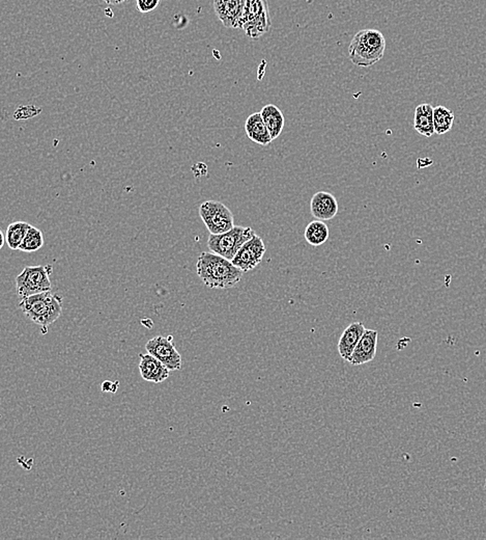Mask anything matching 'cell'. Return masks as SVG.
I'll list each match as a JSON object with an SVG mask.
<instances>
[{
	"label": "cell",
	"instance_id": "obj_5",
	"mask_svg": "<svg viewBox=\"0 0 486 540\" xmlns=\"http://www.w3.org/2000/svg\"><path fill=\"white\" fill-rule=\"evenodd\" d=\"M52 265L29 266L16 277L17 293L21 298L43 292L51 291L50 275Z\"/></svg>",
	"mask_w": 486,
	"mask_h": 540
},
{
	"label": "cell",
	"instance_id": "obj_14",
	"mask_svg": "<svg viewBox=\"0 0 486 540\" xmlns=\"http://www.w3.org/2000/svg\"><path fill=\"white\" fill-rule=\"evenodd\" d=\"M366 328L362 322H354L344 330L338 342L339 356L343 360H350Z\"/></svg>",
	"mask_w": 486,
	"mask_h": 540
},
{
	"label": "cell",
	"instance_id": "obj_15",
	"mask_svg": "<svg viewBox=\"0 0 486 540\" xmlns=\"http://www.w3.org/2000/svg\"><path fill=\"white\" fill-rule=\"evenodd\" d=\"M245 130L249 139L260 146L270 145L273 141L270 131L264 124L260 113H255L247 118Z\"/></svg>",
	"mask_w": 486,
	"mask_h": 540
},
{
	"label": "cell",
	"instance_id": "obj_20",
	"mask_svg": "<svg viewBox=\"0 0 486 540\" xmlns=\"http://www.w3.org/2000/svg\"><path fill=\"white\" fill-rule=\"evenodd\" d=\"M31 226L25 221H15L6 229V241L10 249H19Z\"/></svg>",
	"mask_w": 486,
	"mask_h": 540
},
{
	"label": "cell",
	"instance_id": "obj_21",
	"mask_svg": "<svg viewBox=\"0 0 486 540\" xmlns=\"http://www.w3.org/2000/svg\"><path fill=\"white\" fill-rule=\"evenodd\" d=\"M44 245V237L41 230L36 227H30L27 236L19 247V251L25 253H34L38 251Z\"/></svg>",
	"mask_w": 486,
	"mask_h": 540
},
{
	"label": "cell",
	"instance_id": "obj_13",
	"mask_svg": "<svg viewBox=\"0 0 486 540\" xmlns=\"http://www.w3.org/2000/svg\"><path fill=\"white\" fill-rule=\"evenodd\" d=\"M139 358H141L139 371H141V378L146 382L161 384L169 378L171 370L152 354H139Z\"/></svg>",
	"mask_w": 486,
	"mask_h": 540
},
{
	"label": "cell",
	"instance_id": "obj_16",
	"mask_svg": "<svg viewBox=\"0 0 486 540\" xmlns=\"http://www.w3.org/2000/svg\"><path fill=\"white\" fill-rule=\"evenodd\" d=\"M414 129L420 135L430 137L434 134V107L429 103L418 105L415 109Z\"/></svg>",
	"mask_w": 486,
	"mask_h": 540
},
{
	"label": "cell",
	"instance_id": "obj_9",
	"mask_svg": "<svg viewBox=\"0 0 486 540\" xmlns=\"http://www.w3.org/2000/svg\"><path fill=\"white\" fill-rule=\"evenodd\" d=\"M266 245L264 240L259 236L255 235L238 249L231 262L244 272H248L262 263Z\"/></svg>",
	"mask_w": 486,
	"mask_h": 540
},
{
	"label": "cell",
	"instance_id": "obj_6",
	"mask_svg": "<svg viewBox=\"0 0 486 540\" xmlns=\"http://www.w3.org/2000/svg\"><path fill=\"white\" fill-rule=\"evenodd\" d=\"M268 0H247L241 27L251 39H258L271 29Z\"/></svg>",
	"mask_w": 486,
	"mask_h": 540
},
{
	"label": "cell",
	"instance_id": "obj_17",
	"mask_svg": "<svg viewBox=\"0 0 486 540\" xmlns=\"http://www.w3.org/2000/svg\"><path fill=\"white\" fill-rule=\"evenodd\" d=\"M264 124L270 131L273 141L278 139L285 128V116L276 105L268 104L260 111Z\"/></svg>",
	"mask_w": 486,
	"mask_h": 540
},
{
	"label": "cell",
	"instance_id": "obj_8",
	"mask_svg": "<svg viewBox=\"0 0 486 540\" xmlns=\"http://www.w3.org/2000/svg\"><path fill=\"white\" fill-rule=\"evenodd\" d=\"M172 341L173 338L171 335L166 338L157 335L148 340L145 349L148 354L162 361L171 371H176L182 368V356Z\"/></svg>",
	"mask_w": 486,
	"mask_h": 540
},
{
	"label": "cell",
	"instance_id": "obj_7",
	"mask_svg": "<svg viewBox=\"0 0 486 540\" xmlns=\"http://www.w3.org/2000/svg\"><path fill=\"white\" fill-rule=\"evenodd\" d=\"M199 215L210 234H222L234 227L231 211L218 201H206L199 207Z\"/></svg>",
	"mask_w": 486,
	"mask_h": 540
},
{
	"label": "cell",
	"instance_id": "obj_24",
	"mask_svg": "<svg viewBox=\"0 0 486 540\" xmlns=\"http://www.w3.org/2000/svg\"><path fill=\"white\" fill-rule=\"evenodd\" d=\"M485 488H486V480H485Z\"/></svg>",
	"mask_w": 486,
	"mask_h": 540
},
{
	"label": "cell",
	"instance_id": "obj_2",
	"mask_svg": "<svg viewBox=\"0 0 486 540\" xmlns=\"http://www.w3.org/2000/svg\"><path fill=\"white\" fill-rule=\"evenodd\" d=\"M386 39L378 29H363L355 34L348 46V57L357 67L369 68L384 57Z\"/></svg>",
	"mask_w": 486,
	"mask_h": 540
},
{
	"label": "cell",
	"instance_id": "obj_12",
	"mask_svg": "<svg viewBox=\"0 0 486 540\" xmlns=\"http://www.w3.org/2000/svg\"><path fill=\"white\" fill-rule=\"evenodd\" d=\"M310 211L318 221H331L338 213V202L332 193L318 191L311 199Z\"/></svg>",
	"mask_w": 486,
	"mask_h": 540
},
{
	"label": "cell",
	"instance_id": "obj_10",
	"mask_svg": "<svg viewBox=\"0 0 486 540\" xmlns=\"http://www.w3.org/2000/svg\"><path fill=\"white\" fill-rule=\"evenodd\" d=\"M247 0H214V10L227 29H240Z\"/></svg>",
	"mask_w": 486,
	"mask_h": 540
},
{
	"label": "cell",
	"instance_id": "obj_11",
	"mask_svg": "<svg viewBox=\"0 0 486 540\" xmlns=\"http://www.w3.org/2000/svg\"><path fill=\"white\" fill-rule=\"evenodd\" d=\"M378 331L365 330L348 363L352 366H361L374 360L378 348Z\"/></svg>",
	"mask_w": 486,
	"mask_h": 540
},
{
	"label": "cell",
	"instance_id": "obj_3",
	"mask_svg": "<svg viewBox=\"0 0 486 540\" xmlns=\"http://www.w3.org/2000/svg\"><path fill=\"white\" fill-rule=\"evenodd\" d=\"M19 307L25 317L46 331L45 328L55 324L62 315V298L52 291H46L22 298Z\"/></svg>",
	"mask_w": 486,
	"mask_h": 540
},
{
	"label": "cell",
	"instance_id": "obj_22",
	"mask_svg": "<svg viewBox=\"0 0 486 540\" xmlns=\"http://www.w3.org/2000/svg\"><path fill=\"white\" fill-rule=\"evenodd\" d=\"M159 4H160V0H136L137 10L143 14L156 10Z\"/></svg>",
	"mask_w": 486,
	"mask_h": 540
},
{
	"label": "cell",
	"instance_id": "obj_18",
	"mask_svg": "<svg viewBox=\"0 0 486 540\" xmlns=\"http://www.w3.org/2000/svg\"><path fill=\"white\" fill-rule=\"evenodd\" d=\"M329 235H330V231L328 226L318 219L311 221L304 232L305 240L313 247L324 244L329 240Z\"/></svg>",
	"mask_w": 486,
	"mask_h": 540
},
{
	"label": "cell",
	"instance_id": "obj_23",
	"mask_svg": "<svg viewBox=\"0 0 486 540\" xmlns=\"http://www.w3.org/2000/svg\"><path fill=\"white\" fill-rule=\"evenodd\" d=\"M102 1L109 4V6H116V4H122V2L128 1V0H102Z\"/></svg>",
	"mask_w": 486,
	"mask_h": 540
},
{
	"label": "cell",
	"instance_id": "obj_1",
	"mask_svg": "<svg viewBox=\"0 0 486 540\" xmlns=\"http://www.w3.org/2000/svg\"><path fill=\"white\" fill-rule=\"evenodd\" d=\"M197 275L206 287L229 289L240 283L244 271L230 260L214 253H201L196 264Z\"/></svg>",
	"mask_w": 486,
	"mask_h": 540
},
{
	"label": "cell",
	"instance_id": "obj_19",
	"mask_svg": "<svg viewBox=\"0 0 486 540\" xmlns=\"http://www.w3.org/2000/svg\"><path fill=\"white\" fill-rule=\"evenodd\" d=\"M455 123V113L447 107L440 106L434 109V132L438 135L445 134L452 129Z\"/></svg>",
	"mask_w": 486,
	"mask_h": 540
},
{
	"label": "cell",
	"instance_id": "obj_4",
	"mask_svg": "<svg viewBox=\"0 0 486 540\" xmlns=\"http://www.w3.org/2000/svg\"><path fill=\"white\" fill-rule=\"evenodd\" d=\"M255 235H257V233L250 227L234 226L225 233L210 234L208 247L212 253L232 261L238 249Z\"/></svg>",
	"mask_w": 486,
	"mask_h": 540
}]
</instances>
